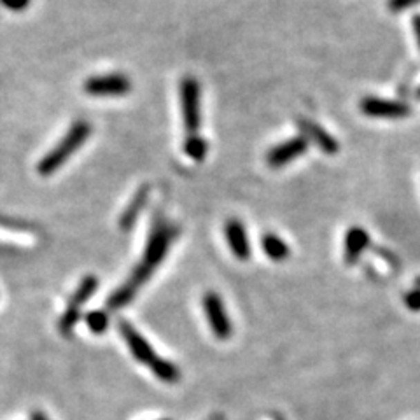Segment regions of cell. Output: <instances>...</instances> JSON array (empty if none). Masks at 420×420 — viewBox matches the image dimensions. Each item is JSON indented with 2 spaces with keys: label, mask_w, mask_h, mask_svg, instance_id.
<instances>
[{
  "label": "cell",
  "mask_w": 420,
  "mask_h": 420,
  "mask_svg": "<svg viewBox=\"0 0 420 420\" xmlns=\"http://www.w3.org/2000/svg\"><path fill=\"white\" fill-rule=\"evenodd\" d=\"M419 97H420V90H419Z\"/></svg>",
  "instance_id": "cb8c5ba5"
},
{
  "label": "cell",
  "mask_w": 420,
  "mask_h": 420,
  "mask_svg": "<svg viewBox=\"0 0 420 420\" xmlns=\"http://www.w3.org/2000/svg\"><path fill=\"white\" fill-rule=\"evenodd\" d=\"M405 305L413 312H420V287L405 294Z\"/></svg>",
  "instance_id": "d6986e66"
},
{
  "label": "cell",
  "mask_w": 420,
  "mask_h": 420,
  "mask_svg": "<svg viewBox=\"0 0 420 420\" xmlns=\"http://www.w3.org/2000/svg\"><path fill=\"white\" fill-rule=\"evenodd\" d=\"M79 319H81V314H79V308L75 307H67V310L61 315L60 323H58V330L64 336H70V333L74 331V327L77 326Z\"/></svg>",
  "instance_id": "e0dca14e"
},
{
  "label": "cell",
  "mask_w": 420,
  "mask_h": 420,
  "mask_svg": "<svg viewBox=\"0 0 420 420\" xmlns=\"http://www.w3.org/2000/svg\"><path fill=\"white\" fill-rule=\"evenodd\" d=\"M0 4L11 11H23L30 6V0H0Z\"/></svg>",
  "instance_id": "ffe728a7"
},
{
  "label": "cell",
  "mask_w": 420,
  "mask_h": 420,
  "mask_svg": "<svg viewBox=\"0 0 420 420\" xmlns=\"http://www.w3.org/2000/svg\"><path fill=\"white\" fill-rule=\"evenodd\" d=\"M226 240H228L229 249H231L233 256L240 261L251 258V245H249L247 231H245L244 225L238 219H229L225 226Z\"/></svg>",
  "instance_id": "9c48e42d"
},
{
  "label": "cell",
  "mask_w": 420,
  "mask_h": 420,
  "mask_svg": "<svg viewBox=\"0 0 420 420\" xmlns=\"http://www.w3.org/2000/svg\"><path fill=\"white\" fill-rule=\"evenodd\" d=\"M84 91L90 97H123L131 91V81L124 74H104L86 79Z\"/></svg>",
  "instance_id": "277c9868"
},
{
  "label": "cell",
  "mask_w": 420,
  "mask_h": 420,
  "mask_svg": "<svg viewBox=\"0 0 420 420\" xmlns=\"http://www.w3.org/2000/svg\"><path fill=\"white\" fill-rule=\"evenodd\" d=\"M177 236L175 228L170 222L163 221L162 218H156L151 226L149 238H147L146 251H144L142 261L133 268L131 275L123 285L114 291L107 300L109 310H120L124 305L130 303L135 298L137 291L151 278V275L156 271V268L162 265L163 259L169 254V249L172 245L173 238Z\"/></svg>",
  "instance_id": "6da1fadb"
},
{
  "label": "cell",
  "mask_w": 420,
  "mask_h": 420,
  "mask_svg": "<svg viewBox=\"0 0 420 420\" xmlns=\"http://www.w3.org/2000/svg\"><path fill=\"white\" fill-rule=\"evenodd\" d=\"M180 109L188 135H198L202 124V90L195 77H184L180 81Z\"/></svg>",
  "instance_id": "3957f363"
},
{
  "label": "cell",
  "mask_w": 420,
  "mask_h": 420,
  "mask_svg": "<svg viewBox=\"0 0 420 420\" xmlns=\"http://www.w3.org/2000/svg\"><path fill=\"white\" fill-rule=\"evenodd\" d=\"M84 323L88 324V327H90L93 333L100 334L109 327V315L102 310L90 312V314H86V317H84Z\"/></svg>",
  "instance_id": "ac0fdd59"
},
{
  "label": "cell",
  "mask_w": 420,
  "mask_h": 420,
  "mask_svg": "<svg viewBox=\"0 0 420 420\" xmlns=\"http://www.w3.org/2000/svg\"><path fill=\"white\" fill-rule=\"evenodd\" d=\"M207 151H209V146L200 135H188V139L184 142V153L195 162H203L207 156Z\"/></svg>",
  "instance_id": "2e32d148"
},
{
  "label": "cell",
  "mask_w": 420,
  "mask_h": 420,
  "mask_svg": "<svg viewBox=\"0 0 420 420\" xmlns=\"http://www.w3.org/2000/svg\"><path fill=\"white\" fill-rule=\"evenodd\" d=\"M90 135H91V124L83 120L75 121V123L68 128L67 133L61 137L60 142L52 147V149L42 158L41 162L37 163L39 175L48 177L52 175L55 172H58V170H60L61 166H64L65 163H67L68 160H70V158L74 156L84 144H86Z\"/></svg>",
  "instance_id": "7a4b0ae2"
},
{
  "label": "cell",
  "mask_w": 420,
  "mask_h": 420,
  "mask_svg": "<svg viewBox=\"0 0 420 420\" xmlns=\"http://www.w3.org/2000/svg\"><path fill=\"white\" fill-rule=\"evenodd\" d=\"M307 147H308V140L305 139L303 135L293 137V139L285 140V142L278 144V146H275L274 149L268 153L267 156L268 165H270L271 169H282V166H285L287 163L298 160V158L307 151Z\"/></svg>",
  "instance_id": "52a82bcc"
},
{
  "label": "cell",
  "mask_w": 420,
  "mask_h": 420,
  "mask_svg": "<svg viewBox=\"0 0 420 420\" xmlns=\"http://www.w3.org/2000/svg\"><path fill=\"white\" fill-rule=\"evenodd\" d=\"M417 2H419V0H390L389 8L392 9V11H403V9L406 8H412Z\"/></svg>",
  "instance_id": "44dd1931"
},
{
  "label": "cell",
  "mask_w": 420,
  "mask_h": 420,
  "mask_svg": "<svg viewBox=\"0 0 420 420\" xmlns=\"http://www.w3.org/2000/svg\"><path fill=\"white\" fill-rule=\"evenodd\" d=\"M298 124H300L301 133H303V137L308 140V142L312 140L315 146L319 147V149H323L326 154L338 153V142L330 135V133H327L326 130H324L323 126H319V124L314 123V121L310 120H300V123Z\"/></svg>",
  "instance_id": "30bf717a"
},
{
  "label": "cell",
  "mask_w": 420,
  "mask_h": 420,
  "mask_svg": "<svg viewBox=\"0 0 420 420\" xmlns=\"http://www.w3.org/2000/svg\"><path fill=\"white\" fill-rule=\"evenodd\" d=\"M361 111L370 117H382V120H399L410 114V107L403 102L383 100V98L368 97L361 102Z\"/></svg>",
  "instance_id": "8992f818"
},
{
  "label": "cell",
  "mask_w": 420,
  "mask_h": 420,
  "mask_svg": "<svg viewBox=\"0 0 420 420\" xmlns=\"http://www.w3.org/2000/svg\"><path fill=\"white\" fill-rule=\"evenodd\" d=\"M261 247L262 252H265L271 261H284V259H287L289 254H291L289 245L282 240L280 236L275 235V233H267V235H262Z\"/></svg>",
  "instance_id": "4fadbf2b"
},
{
  "label": "cell",
  "mask_w": 420,
  "mask_h": 420,
  "mask_svg": "<svg viewBox=\"0 0 420 420\" xmlns=\"http://www.w3.org/2000/svg\"><path fill=\"white\" fill-rule=\"evenodd\" d=\"M97 289H98V278L95 277V275H86L83 280L79 282L77 287H75L74 294H72L70 301H68V307L79 308L81 305H84L91 296H93Z\"/></svg>",
  "instance_id": "5bb4252c"
},
{
  "label": "cell",
  "mask_w": 420,
  "mask_h": 420,
  "mask_svg": "<svg viewBox=\"0 0 420 420\" xmlns=\"http://www.w3.org/2000/svg\"><path fill=\"white\" fill-rule=\"evenodd\" d=\"M30 420H49V419L44 412H32Z\"/></svg>",
  "instance_id": "603a6c76"
},
{
  "label": "cell",
  "mask_w": 420,
  "mask_h": 420,
  "mask_svg": "<svg viewBox=\"0 0 420 420\" xmlns=\"http://www.w3.org/2000/svg\"><path fill=\"white\" fill-rule=\"evenodd\" d=\"M203 312L207 315L210 330L214 331L219 340H228L231 336V323L226 314V308L219 294L207 293L203 296Z\"/></svg>",
  "instance_id": "5b68a950"
},
{
  "label": "cell",
  "mask_w": 420,
  "mask_h": 420,
  "mask_svg": "<svg viewBox=\"0 0 420 420\" xmlns=\"http://www.w3.org/2000/svg\"><path fill=\"white\" fill-rule=\"evenodd\" d=\"M412 25H413V32H415L417 42H419V48H420V15H417L415 18H413Z\"/></svg>",
  "instance_id": "7402d4cb"
},
{
  "label": "cell",
  "mask_w": 420,
  "mask_h": 420,
  "mask_svg": "<svg viewBox=\"0 0 420 420\" xmlns=\"http://www.w3.org/2000/svg\"><path fill=\"white\" fill-rule=\"evenodd\" d=\"M120 331L121 334H123L124 341L128 343V347H130V352L133 354V357H135L137 361H140V363L151 366L158 356L154 354L153 347L147 343L146 338H144L135 327L131 326L128 321H120Z\"/></svg>",
  "instance_id": "ba28073f"
},
{
  "label": "cell",
  "mask_w": 420,
  "mask_h": 420,
  "mask_svg": "<svg viewBox=\"0 0 420 420\" xmlns=\"http://www.w3.org/2000/svg\"><path fill=\"white\" fill-rule=\"evenodd\" d=\"M149 368L153 370L154 375L162 380V382H166V383L179 382V379H180L179 368H177L173 363H170V361L162 359V357H156Z\"/></svg>",
  "instance_id": "9a60e30c"
},
{
  "label": "cell",
  "mask_w": 420,
  "mask_h": 420,
  "mask_svg": "<svg viewBox=\"0 0 420 420\" xmlns=\"http://www.w3.org/2000/svg\"><path fill=\"white\" fill-rule=\"evenodd\" d=\"M147 198H149V186H142L139 191L135 193V196L131 198V202L128 203L126 209L123 210V214L120 218V228L123 231H128L135 226L137 219L142 214L144 207H146Z\"/></svg>",
  "instance_id": "8fae6325"
},
{
  "label": "cell",
  "mask_w": 420,
  "mask_h": 420,
  "mask_svg": "<svg viewBox=\"0 0 420 420\" xmlns=\"http://www.w3.org/2000/svg\"><path fill=\"white\" fill-rule=\"evenodd\" d=\"M368 245H370V235L366 229L359 228V226L350 228L345 235V261L349 265H354Z\"/></svg>",
  "instance_id": "7c38bea8"
}]
</instances>
